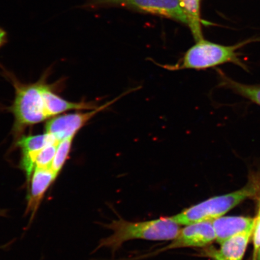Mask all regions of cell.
Wrapping results in <instances>:
<instances>
[{"mask_svg": "<svg viewBox=\"0 0 260 260\" xmlns=\"http://www.w3.org/2000/svg\"><path fill=\"white\" fill-rule=\"evenodd\" d=\"M212 222L216 241L221 244L237 234L253 230L255 219L243 216H221Z\"/></svg>", "mask_w": 260, "mask_h": 260, "instance_id": "30bf717a", "label": "cell"}, {"mask_svg": "<svg viewBox=\"0 0 260 260\" xmlns=\"http://www.w3.org/2000/svg\"><path fill=\"white\" fill-rule=\"evenodd\" d=\"M249 42L246 41L232 46H225L203 39L197 41L196 44L188 49L182 59L177 63L164 66L158 65L169 71L203 70L231 63L246 70L247 67L240 59L239 54L237 50Z\"/></svg>", "mask_w": 260, "mask_h": 260, "instance_id": "3957f363", "label": "cell"}, {"mask_svg": "<svg viewBox=\"0 0 260 260\" xmlns=\"http://www.w3.org/2000/svg\"><path fill=\"white\" fill-rule=\"evenodd\" d=\"M58 144L45 146L39 151L35 160V168H51Z\"/></svg>", "mask_w": 260, "mask_h": 260, "instance_id": "2e32d148", "label": "cell"}, {"mask_svg": "<svg viewBox=\"0 0 260 260\" xmlns=\"http://www.w3.org/2000/svg\"><path fill=\"white\" fill-rule=\"evenodd\" d=\"M74 137L68 138L58 142L56 155L52 162L51 169L55 173L59 174L69 156Z\"/></svg>", "mask_w": 260, "mask_h": 260, "instance_id": "9a60e30c", "label": "cell"}, {"mask_svg": "<svg viewBox=\"0 0 260 260\" xmlns=\"http://www.w3.org/2000/svg\"><path fill=\"white\" fill-rule=\"evenodd\" d=\"M105 226L112 230L113 234L101 240L96 250L105 247L111 249L113 253L129 240H172L181 230L180 225L171 220L170 217L138 222H129L120 218L107 224Z\"/></svg>", "mask_w": 260, "mask_h": 260, "instance_id": "6da1fadb", "label": "cell"}, {"mask_svg": "<svg viewBox=\"0 0 260 260\" xmlns=\"http://www.w3.org/2000/svg\"><path fill=\"white\" fill-rule=\"evenodd\" d=\"M252 260H260V248L256 252L255 255L253 256Z\"/></svg>", "mask_w": 260, "mask_h": 260, "instance_id": "ffe728a7", "label": "cell"}, {"mask_svg": "<svg viewBox=\"0 0 260 260\" xmlns=\"http://www.w3.org/2000/svg\"><path fill=\"white\" fill-rule=\"evenodd\" d=\"M222 86L232 89L239 95L260 106V85H249L237 82L230 79L222 72H219Z\"/></svg>", "mask_w": 260, "mask_h": 260, "instance_id": "5bb4252c", "label": "cell"}, {"mask_svg": "<svg viewBox=\"0 0 260 260\" xmlns=\"http://www.w3.org/2000/svg\"><path fill=\"white\" fill-rule=\"evenodd\" d=\"M42 94L48 118L70 110H91L98 107L91 102H68L52 92L50 86L44 83L42 87Z\"/></svg>", "mask_w": 260, "mask_h": 260, "instance_id": "8fae6325", "label": "cell"}, {"mask_svg": "<svg viewBox=\"0 0 260 260\" xmlns=\"http://www.w3.org/2000/svg\"><path fill=\"white\" fill-rule=\"evenodd\" d=\"M259 190V182L250 180L245 186L239 190L210 198L170 217L180 225H188L204 221H213L222 216L243 201L254 197Z\"/></svg>", "mask_w": 260, "mask_h": 260, "instance_id": "7a4b0ae2", "label": "cell"}, {"mask_svg": "<svg viewBox=\"0 0 260 260\" xmlns=\"http://www.w3.org/2000/svg\"><path fill=\"white\" fill-rule=\"evenodd\" d=\"M257 215H260V201H259V208H258V211Z\"/></svg>", "mask_w": 260, "mask_h": 260, "instance_id": "44dd1931", "label": "cell"}, {"mask_svg": "<svg viewBox=\"0 0 260 260\" xmlns=\"http://www.w3.org/2000/svg\"><path fill=\"white\" fill-rule=\"evenodd\" d=\"M12 81L15 98L10 110L15 117L14 132L19 134L27 126L48 118L42 94L44 82L24 84L14 79Z\"/></svg>", "mask_w": 260, "mask_h": 260, "instance_id": "277c9868", "label": "cell"}, {"mask_svg": "<svg viewBox=\"0 0 260 260\" xmlns=\"http://www.w3.org/2000/svg\"><path fill=\"white\" fill-rule=\"evenodd\" d=\"M59 142L48 133L35 136H23L19 139L16 145L21 149L22 155L35 153L49 145Z\"/></svg>", "mask_w": 260, "mask_h": 260, "instance_id": "7c38bea8", "label": "cell"}, {"mask_svg": "<svg viewBox=\"0 0 260 260\" xmlns=\"http://www.w3.org/2000/svg\"><path fill=\"white\" fill-rule=\"evenodd\" d=\"M120 0H97L98 3H114V4H119Z\"/></svg>", "mask_w": 260, "mask_h": 260, "instance_id": "d6986e66", "label": "cell"}, {"mask_svg": "<svg viewBox=\"0 0 260 260\" xmlns=\"http://www.w3.org/2000/svg\"><path fill=\"white\" fill-rule=\"evenodd\" d=\"M7 41V34L6 32L0 28V47L5 45Z\"/></svg>", "mask_w": 260, "mask_h": 260, "instance_id": "ac0fdd59", "label": "cell"}, {"mask_svg": "<svg viewBox=\"0 0 260 260\" xmlns=\"http://www.w3.org/2000/svg\"><path fill=\"white\" fill-rule=\"evenodd\" d=\"M216 240L212 221L194 223L181 229L172 242L157 251L160 253L168 250L182 248H203Z\"/></svg>", "mask_w": 260, "mask_h": 260, "instance_id": "8992f818", "label": "cell"}, {"mask_svg": "<svg viewBox=\"0 0 260 260\" xmlns=\"http://www.w3.org/2000/svg\"><path fill=\"white\" fill-rule=\"evenodd\" d=\"M252 236L253 244V256H254L260 248V215H257L256 218H255V224L254 227H253Z\"/></svg>", "mask_w": 260, "mask_h": 260, "instance_id": "e0dca14e", "label": "cell"}, {"mask_svg": "<svg viewBox=\"0 0 260 260\" xmlns=\"http://www.w3.org/2000/svg\"><path fill=\"white\" fill-rule=\"evenodd\" d=\"M5 248V246H0V248Z\"/></svg>", "mask_w": 260, "mask_h": 260, "instance_id": "7402d4cb", "label": "cell"}, {"mask_svg": "<svg viewBox=\"0 0 260 260\" xmlns=\"http://www.w3.org/2000/svg\"><path fill=\"white\" fill-rule=\"evenodd\" d=\"M121 3L140 11L165 16L188 25L180 0H120L119 4Z\"/></svg>", "mask_w": 260, "mask_h": 260, "instance_id": "52a82bcc", "label": "cell"}, {"mask_svg": "<svg viewBox=\"0 0 260 260\" xmlns=\"http://www.w3.org/2000/svg\"><path fill=\"white\" fill-rule=\"evenodd\" d=\"M58 175L51 168H35L29 181L27 206L25 213L31 214L30 222L40 207L44 194Z\"/></svg>", "mask_w": 260, "mask_h": 260, "instance_id": "ba28073f", "label": "cell"}, {"mask_svg": "<svg viewBox=\"0 0 260 260\" xmlns=\"http://www.w3.org/2000/svg\"><path fill=\"white\" fill-rule=\"evenodd\" d=\"M252 233L253 230L237 234L221 243L219 250L206 251V255L213 260H242Z\"/></svg>", "mask_w": 260, "mask_h": 260, "instance_id": "9c48e42d", "label": "cell"}, {"mask_svg": "<svg viewBox=\"0 0 260 260\" xmlns=\"http://www.w3.org/2000/svg\"><path fill=\"white\" fill-rule=\"evenodd\" d=\"M182 8L187 16L188 26L197 42L203 40L201 27L200 0H180Z\"/></svg>", "mask_w": 260, "mask_h": 260, "instance_id": "4fadbf2b", "label": "cell"}, {"mask_svg": "<svg viewBox=\"0 0 260 260\" xmlns=\"http://www.w3.org/2000/svg\"><path fill=\"white\" fill-rule=\"evenodd\" d=\"M138 88H133L121 94L116 99L105 104L102 106L98 107L96 109L91 110L87 112L76 113L68 114V115H61L55 117L49 121L45 125V131L48 134L60 142L64 139L74 137L79 130L85 125L96 114L102 112L107 107L113 105L116 101L121 99L122 96L127 95L130 92L137 90Z\"/></svg>", "mask_w": 260, "mask_h": 260, "instance_id": "5b68a950", "label": "cell"}]
</instances>
